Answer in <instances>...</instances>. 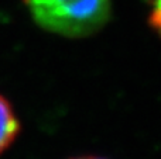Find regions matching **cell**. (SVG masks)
Masks as SVG:
<instances>
[{
  "label": "cell",
  "mask_w": 161,
  "mask_h": 159,
  "mask_svg": "<svg viewBox=\"0 0 161 159\" xmlns=\"http://www.w3.org/2000/svg\"><path fill=\"white\" fill-rule=\"evenodd\" d=\"M41 28L68 38H82L105 25L110 0H25Z\"/></svg>",
  "instance_id": "1"
},
{
  "label": "cell",
  "mask_w": 161,
  "mask_h": 159,
  "mask_svg": "<svg viewBox=\"0 0 161 159\" xmlns=\"http://www.w3.org/2000/svg\"><path fill=\"white\" fill-rule=\"evenodd\" d=\"M20 124L13 107L3 96H0V154L6 151L16 140Z\"/></svg>",
  "instance_id": "2"
},
{
  "label": "cell",
  "mask_w": 161,
  "mask_h": 159,
  "mask_svg": "<svg viewBox=\"0 0 161 159\" xmlns=\"http://www.w3.org/2000/svg\"><path fill=\"white\" fill-rule=\"evenodd\" d=\"M150 24L161 35V0H154L153 8L150 13Z\"/></svg>",
  "instance_id": "3"
},
{
  "label": "cell",
  "mask_w": 161,
  "mask_h": 159,
  "mask_svg": "<svg viewBox=\"0 0 161 159\" xmlns=\"http://www.w3.org/2000/svg\"><path fill=\"white\" fill-rule=\"evenodd\" d=\"M74 159H103V158H97V156H80V158H74Z\"/></svg>",
  "instance_id": "4"
}]
</instances>
